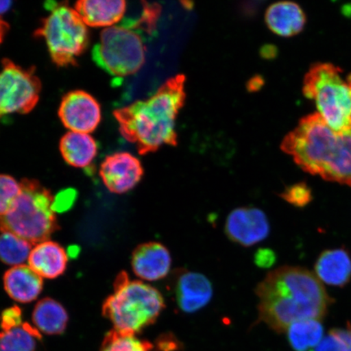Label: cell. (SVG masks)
Listing matches in <instances>:
<instances>
[{
    "label": "cell",
    "instance_id": "1",
    "mask_svg": "<svg viewBox=\"0 0 351 351\" xmlns=\"http://www.w3.org/2000/svg\"><path fill=\"white\" fill-rule=\"evenodd\" d=\"M260 319L278 332L304 319L322 320L331 304L324 285L302 267H282L267 274L256 289Z\"/></svg>",
    "mask_w": 351,
    "mask_h": 351
},
{
    "label": "cell",
    "instance_id": "2",
    "mask_svg": "<svg viewBox=\"0 0 351 351\" xmlns=\"http://www.w3.org/2000/svg\"><path fill=\"white\" fill-rule=\"evenodd\" d=\"M186 80L178 74L152 97L113 112L122 137L134 144L140 155L155 152L164 145L177 146L176 120L186 102Z\"/></svg>",
    "mask_w": 351,
    "mask_h": 351
},
{
    "label": "cell",
    "instance_id": "3",
    "mask_svg": "<svg viewBox=\"0 0 351 351\" xmlns=\"http://www.w3.org/2000/svg\"><path fill=\"white\" fill-rule=\"evenodd\" d=\"M280 149L305 172L351 186V128H331L317 112L285 136Z\"/></svg>",
    "mask_w": 351,
    "mask_h": 351
},
{
    "label": "cell",
    "instance_id": "4",
    "mask_svg": "<svg viewBox=\"0 0 351 351\" xmlns=\"http://www.w3.org/2000/svg\"><path fill=\"white\" fill-rule=\"evenodd\" d=\"M165 306L159 291L121 273L114 284L113 295L104 302L103 314L115 330L136 335L155 323Z\"/></svg>",
    "mask_w": 351,
    "mask_h": 351
},
{
    "label": "cell",
    "instance_id": "5",
    "mask_svg": "<svg viewBox=\"0 0 351 351\" xmlns=\"http://www.w3.org/2000/svg\"><path fill=\"white\" fill-rule=\"evenodd\" d=\"M21 187L10 210L0 217V231L11 232L32 245L47 241L59 229L54 197L35 180H22Z\"/></svg>",
    "mask_w": 351,
    "mask_h": 351
},
{
    "label": "cell",
    "instance_id": "6",
    "mask_svg": "<svg viewBox=\"0 0 351 351\" xmlns=\"http://www.w3.org/2000/svg\"><path fill=\"white\" fill-rule=\"evenodd\" d=\"M302 92L313 100L322 119L333 130L351 128V73L329 63L315 64L306 73Z\"/></svg>",
    "mask_w": 351,
    "mask_h": 351
},
{
    "label": "cell",
    "instance_id": "7",
    "mask_svg": "<svg viewBox=\"0 0 351 351\" xmlns=\"http://www.w3.org/2000/svg\"><path fill=\"white\" fill-rule=\"evenodd\" d=\"M49 13L34 32L43 38L53 63L58 67L77 64L90 43L88 26L74 8L65 3L47 2Z\"/></svg>",
    "mask_w": 351,
    "mask_h": 351
},
{
    "label": "cell",
    "instance_id": "8",
    "mask_svg": "<svg viewBox=\"0 0 351 351\" xmlns=\"http://www.w3.org/2000/svg\"><path fill=\"white\" fill-rule=\"evenodd\" d=\"M99 68L113 77H124L142 69L146 50L141 36L124 25L104 29L92 50Z\"/></svg>",
    "mask_w": 351,
    "mask_h": 351
},
{
    "label": "cell",
    "instance_id": "9",
    "mask_svg": "<svg viewBox=\"0 0 351 351\" xmlns=\"http://www.w3.org/2000/svg\"><path fill=\"white\" fill-rule=\"evenodd\" d=\"M41 90L42 83L34 67L25 69L3 59L0 70V118L33 111L40 99Z\"/></svg>",
    "mask_w": 351,
    "mask_h": 351
},
{
    "label": "cell",
    "instance_id": "10",
    "mask_svg": "<svg viewBox=\"0 0 351 351\" xmlns=\"http://www.w3.org/2000/svg\"><path fill=\"white\" fill-rule=\"evenodd\" d=\"M58 115L66 129L88 134L98 128L102 118L98 101L81 90L70 91L64 96Z\"/></svg>",
    "mask_w": 351,
    "mask_h": 351
},
{
    "label": "cell",
    "instance_id": "11",
    "mask_svg": "<svg viewBox=\"0 0 351 351\" xmlns=\"http://www.w3.org/2000/svg\"><path fill=\"white\" fill-rule=\"evenodd\" d=\"M144 170L141 162L129 152H117L105 158L99 175L104 186L114 194H124L141 181Z\"/></svg>",
    "mask_w": 351,
    "mask_h": 351
},
{
    "label": "cell",
    "instance_id": "12",
    "mask_svg": "<svg viewBox=\"0 0 351 351\" xmlns=\"http://www.w3.org/2000/svg\"><path fill=\"white\" fill-rule=\"evenodd\" d=\"M269 230V222L265 213L254 208L232 210L226 223V232L229 239L244 247H251L265 239Z\"/></svg>",
    "mask_w": 351,
    "mask_h": 351
},
{
    "label": "cell",
    "instance_id": "13",
    "mask_svg": "<svg viewBox=\"0 0 351 351\" xmlns=\"http://www.w3.org/2000/svg\"><path fill=\"white\" fill-rule=\"evenodd\" d=\"M134 274L143 280H158L169 274L172 258L169 250L158 243L138 245L132 256Z\"/></svg>",
    "mask_w": 351,
    "mask_h": 351
},
{
    "label": "cell",
    "instance_id": "14",
    "mask_svg": "<svg viewBox=\"0 0 351 351\" xmlns=\"http://www.w3.org/2000/svg\"><path fill=\"white\" fill-rule=\"evenodd\" d=\"M213 285L203 274L186 271L176 285V298L184 313H195L208 304L213 297Z\"/></svg>",
    "mask_w": 351,
    "mask_h": 351
},
{
    "label": "cell",
    "instance_id": "15",
    "mask_svg": "<svg viewBox=\"0 0 351 351\" xmlns=\"http://www.w3.org/2000/svg\"><path fill=\"white\" fill-rule=\"evenodd\" d=\"M74 10L87 26L107 29L123 19L127 6L123 0H82Z\"/></svg>",
    "mask_w": 351,
    "mask_h": 351
},
{
    "label": "cell",
    "instance_id": "16",
    "mask_svg": "<svg viewBox=\"0 0 351 351\" xmlns=\"http://www.w3.org/2000/svg\"><path fill=\"white\" fill-rule=\"evenodd\" d=\"M265 21L271 32L289 38L302 32L306 25V16L298 4L291 1L278 2L267 8Z\"/></svg>",
    "mask_w": 351,
    "mask_h": 351
},
{
    "label": "cell",
    "instance_id": "17",
    "mask_svg": "<svg viewBox=\"0 0 351 351\" xmlns=\"http://www.w3.org/2000/svg\"><path fill=\"white\" fill-rule=\"evenodd\" d=\"M28 262L29 266L42 278L55 279L64 273L68 256L60 244L47 240L35 245Z\"/></svg>",
    "mask_w": 351,
    "mask_h": 351
},
{
    "label": "cell",
    "instance_id": "18",
    "mask_svg": "<svg viewBox=\"0 0 351 351\" xmlns=\"http://www.w3.org/2000/svg\"><path fill=\"white\" fill-rule=\"evenodd\" d=\"M3 284L8 295L22 304L36 300L43 285L41 276L25 265L8 270L4 275Z\"/></svg>",
    "mask_w": 351,
    "mask_h": 351
},
{
    "label": "cell",
    "instance_id": "19",
    "mask_svg": "<svg viewBox=\"0 0 351 351\" xmlns=\"http://www.w3.org/2000/svg\"><path fill=\"white\" fill-rule=\"evenodd\" d=\"M60 152L70 166L86 169L93 163L99 152L98 143L90 134L69 131L60 139Z\"/></svg>",
    "mask_w": 351,
    "mask_h": 351
},
{
    "label": "cell",
    "instance_id": "20",
    "mask_svg": "<svg viewBox=\"0 0 351 351\" xmlns=\"http://www.w3.org/2000/svg\"><path fill=\"white\" fill-rule=\"evenodd\" d=\"M315 271L322 283L343 287L351 278V258L343 249L328 250L319 257Z\"/></svg>",
    "mask_w": 351,
    "mask_h": 351
},
{
    "label": "cell",
    "instance_id": "21",
    "mask_svg": "<svg viewBox=\"0 0 351 351\" xmlns=\"http://www.w3.org/2000/svg\"><path fill=\"white\" fill-rule=\"evenodd\" d=\"M34 327L48 335L63 333L67 327L69 317L64 306L52 298H47L35 306L32 315Z\"/></svg>",
    "mask_w": 351,
    "mask_h": 351
},
{
    "label": "cell",
    "instance_id": "22",
    "mask_svg": "<svg viewBox=\"0 0 351 351\" xmlns=\"http://www.w3.org/2000/svg\"><path fill=\"white\" fill-rule=\"evenodd\" d=\"M323 327L317 319H304L291 324L287 329L288 340L293 350L309 351L322 341Z\"/></svg>",
    "mask_w": 351,
    "mask_h": 351
},
{
    "label": "cell",
    "instance_id": "23",
    "mask_svg": "<svg viewBox=\"0 0 351 351\" xmlns=\"http://www.w3.org/2000/svg\"><path fill=\"white\" fill-rule=\"evenodd\" d=\"M41 332L28 323L0 332V351H35Z\"/></svg>",
    "mask_w": 351,
    "mask_h": 351
},
{
    "label": "cell",
    "instance_id": "24",
    "mask_svg": "<svg viewBox=\"0 0 351 351\" xmlns=\"http://www.w3.org/2000/svg\"><path fill=\"white\" fill-rule=\"evenodd\" d=\"M32 244L19 236L4 232L0 234V261L13 267L23 265L29 260Z\"/></svg>",
    "mask_w": 351,
    "mask_h": 351
},
{
    "label": "cell",
    "instance_id": "25",
    "mask_svg": "<svg viewBox=\"0 0 351 351\" xmlns=\"http://www.w3.org/2000/svg\"><path fill=\"white\" fill-rule=\"evenodd\" d=\"M152 348L147 341L113 329L105 336L100 351H152Z\"/></svg>",
    "mask_w": 351,
    "mask_h": 351
},
{
    "label": "cell",
    "instance_id": "26",
    "mask_svg": "<svg viewBox=\"0 0 351 351\" xmlns=\"http://www.w3.org/2000/svg\"><path fill=\"white\" fill-rule=\"evenodd\" d=\"M21 182L10 175L0 174V217L5 215L21 192Z\"/></svg>",
    "mask_w": 351,
    "mask_h": 351
},
{
    "label": "cell",
    "instance_id": "27",
    "mask_svg": "<svg viewBox=\"0 0 351 351\" xmlns=\"http://www.w3.org/2000/svg\"><path fill=\"white\" fill-rule=\"evenodd\" d=\"M143 12L139 19L125 25L130 29H141L149 34L156 29L158 19L160 16L162 8L158 3H143Z\"/></svg>",
    "mask_w": 351,
    "mask_h": 351
},
{
    "label": "cell",
    "instance_id": "28",
    "mask_svg": "<svg viewBox=\"0 0 351 351\" xmlns=\"http://www.w3.org/2000/svg\"><path fill=\"white\" fill-rule=\"evenodd\" d=\"M280 196L287 203L298 208L305 207L313 199L311 189L304 182L287 187Z\"/></svg>",
    "mask_w": 351,
    "mask_h": 351
},
{
    "label": "cell",
    "instance_id": "29",
    "mask_svg": "<svg viewBox=\"0 0 351 351\" xmlns=\"http://www.w3.org/2000/svg\"><path fill=\"white\" fill-rule=\"evenodd\" d=\"M23 324L22 320V313L19 306L10 307L4 311L0 317V326L2 330H7Z\"/></svg>",
    "mask_w": 351,
    "mask_h": 351
},
{
    "label": "cell",
    "instance_id": "30",
    "mask_svg": "<svg viewBox=\"0 0 351 351\" xmlns=\"http://www.w3.org/2000/svg\"><path fill=\"white\" fill-rule=\"evenodd\" d=\"M315 351H346L345 346L342 344L339 337L337 336L335 331H331L329 335L324 337L320 343L315 348Z\"/></svg>",
    "mask_w": 351,
    "mask_h": 351
},
{
    "label": "cell",
    "instance_id": "31",
    "mask_svg": "<svg viewBox=\"0 0 351 351\" xmlns=\"http://www.w3.org/2000/svg\"><path fill=\"white\" fill-rule=\"evenodd\" d=\"M256 262L260 267H270L275 262V254L269 249L258 250L256 254Z\"/></svg>",
    "mask_w": 351,
    "mask_h": 351
},
{
    "label": "cell",
    "instance_id": "32",
    "mask_svg": "<svg viewBox=\"0 0 351 351\" xmlns=\"http://www.w3.org/2000/svg\"><path fill=\"white\" fill-rule=\"evenodd\" d=\"M74 196L75 195L72 194V191H70L69 194L64 192L63 195H60L59 197H57L56 199H54V210H64L69 207V206H71Z\"/></svg>",
    "mask_w": 351,
    "mask_h": 351
},
{
    "label": "cell",
    "instance_id": "33",
    "mask_svg": "<svg viewBox=\"0 0 351 351\" xmlns=\"http://www.w3.org/2000/svg\"><path fill=\"white\" fill-rule=\"evenodd\" d=\"M339 337L346 351H351V328L346 329H336L333 330Z\"/></svg>",
    "mask_w": 351,
    "mask_h": 351
},
{
    "label": "cell",
    "instance_id": "34",
    "mask_svg": "<svg viewBox=\"0 0 351 351\" xmlns=\"http://www.w3.org/2000/svg\"><path fill=\"white\" fill-rule=\"evenodd\" d=\"M8 29H10V25L0 17V44H1L3 39L5 38Z\"/></svg>",
    "mask_w": 351,
    "mask_h": 351
},
{
    "label": "cell",
    "instance_id": "35",
    "mask_svg": "<svg viewBox=\"0 0 351 351\" xmlns=\"http://www.w3.org/2000/svg\"><path fill=\"white\" fill-rule=\"evenodd\" d=\"M12 5V1H0V16L10 10Z\"/></svg>",
    "mask_w": 351,
    "mask_h": 351
},
{
    "label": "cell",
    "instance_id": "36",
    "mask_svg": "<svg viewBox=\"0 0 351 351\" xmlns=\"http://www.w3.org/2000/svg\"><path fill=\"white\" fill-rule=\"evenodd\" d=\"M256 82V78H254V80L252 81V84L249 85V87L252 86V90L260 89L261 85H262L261 79L258 78L257 82Z\"/></svg>",
    "mask_w": 351,
    "mask_h": 351
}]
</instances>
